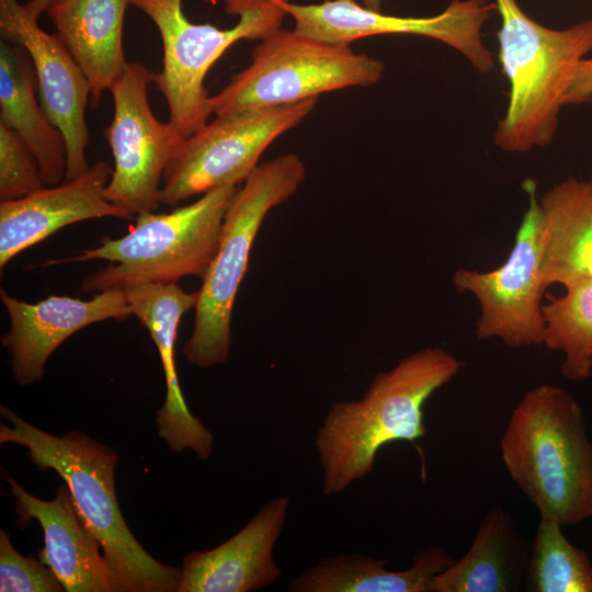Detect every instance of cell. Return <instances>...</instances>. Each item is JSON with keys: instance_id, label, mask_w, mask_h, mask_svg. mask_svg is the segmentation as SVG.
Instances as JSON below:
<instances>
[{"instance_id": "83f0119b", "label": "cell", "mask_w": 592, "mask_h": 592, "mask_svg": "<svg viewBox=\"0 0 592 592\" xmlns=\"http://www.w3.org/2000/svg\"><path fill=\"white\" fill-rule=\"evenodd\" d=\"M592 101V58H584L578 66L566 96V105Z\"/></svg>"}, {"instance_id": "ac0fdd59", "label": "cell", "mask_w": 592, "mask_h": 592, "mask_svg": "<svg viewBox=\"0 0 592 592\" xmlns=\"http://www.w3.org/2000/svg\"><path fill=\"white\" fill-rule=\"evenodd\" d=\"M113 169L102 160L73 180L0 203V269L23 250L71 224L135 216L104 197Z\"/></svg>"}, {"instance_id": "d6986e66", "label": "cell", "mask_w": 592, "mask_h": 592, "mask_svg": "<svg viewBox=\"0 0 592 592\" xmlns=\"http://www.w3.org/2000/svg\"><path fill=\"white\" fill-rule=\"evenodd\" d=\"M128 0H57L45 13L90 86L95 109L123 75V23Z\"/></svg>"}, {"instance_id": "484cf974", "label": "cell", "mask_w": 592, "mask_h": 592, "mask_svg": "<svg viewBox=\"0 0 592 592\" xmlns=\"http://www.w3.org/2000/svg\"><path fill=\"white\" fill-rule=\"evenodd\" d=\"M44 187L38 162L24 140L0 123V198H22Z\"/></svg>"}, {"instance_id": "5bb4252c", "label": "cell", "mask_w": 592, "mask_h": 592, "mask_svg": "<svg viewBox=\"0 0 592 592\" xmlns=\"http://www.w3.org/2000/svg\"><path fill=\"white\" fill-rule=\"evenodd\" d=\"M0 299L10 319L1 343L21 386L41 380L50 355L80 329L107 319L123 321L133 315L123 288L100 292L89 300L52 295L35 304L19 300L1 288Z\"/></svg>"}, {"instance_id": "f546056e", "label": "cell", "mask_w": 592, "mask_h": 592, "mask_svg": "<svg viewBox=\"0 0 592 592\" xmlns=\"http://www.w3.org/2000/svg\"><path fill=\"white\" fill-rule=\"evenodd\" d=\"M362 2H363V5L367 9H371L374 11L382 10L383 0H362Z\"/></svg>"}, {"instance_id": "9a60e30c", "label": "cell", "mask_w": 592, "mask_h": 592, "mask_svg": "<svg viewBox=\"0 0 592 592\" xmlns=\"http://www.w3.org/2000/svg\"><path fill=\"white\" fill-rule=\"evenodd\" d=\"M133 315L149 331L159 352L166 378V398L157 412L158 435L180 453L191 449L207 460L214 435L189 409L178 379L174 345L181 318L197 301V292L186 293L177 283L134 282L123 287Z\"/></svg>"}, {"instance_id": "277c9868", "label": "cell", "mask_w": 592, "mask_h": 592, "mask_svg": "<svg viewBox=\"0 0 592 592\" xmlns=\"http://www.w3.org/2000/svg\"><path fill=\"white\" fill-rule=\"evenodd\" d=\"M493 1L501 19L498 58L509 82L493 141L506 152H528L555 137L578 66L592 52V20L556 30L530 18L516 0Z\"/></svg>"}, {"instance_id": "8fae6325", "label": "cell", "mask_w": 592, "mask_h": 592, "mask_svg": "<svg viewBox=\"0 0 592 592\" xmlns=\"http://www.w3.org/2000/svg\"><path fill=\"white\" fill-rule=\"evenodd\" d=\"M283 8L296 32L319 41L349 46L373 35H418L457 50L482 75L494 67L493 56L482 42V27L497 11L494 1L452 0L441 13L424 18L384 14L355 0L308 4L284 0Z\"/></svg>"}, {"instance_id": "5b68a950", "label": "cell", "mask_w": 592, "mask_h": 592, "mask_svg": "<svg viewBox=\"0 0 592 592\" xmlns=\"http://www.w3.org/2000/svg\"><path fill=\"white\" fill-rule=\"evenodd\" d=\"M237 185L213 189L195 202L168 214L143 212L121 238L43 265L106 260L112 264L83 278L80 292L100 293L134 282L177 283L184 276L204 278L218 250L226 212Z\"/></svg>"}, {"instance_id": "ffe728a7", "label": "cell", "mask_w": 592, "mask_h": 592, "mask_svg": "<svg viewBox=\"0 0 592 592\" xmlns=\"http://www.w3.org/2000/svg\"><path fill=\"white\" fill-rule=\"evenodd\" d=\"M545 287L592 280V182L568 178L538 198Z\"/></svg>"}, {"instance_id": "8992f818", "label": "cell", "mask_w": 592, "mask_h": 592, "mask_svg": "<svg viewBox=\"0 0 592 592\" xmlns=\"http://www.w3.org/2000/svg\"><path fill=\"white\" fill-rule=\"evenodd\" d=\"M305 178L303 160L285 153L259 164L236 192L218 250L197 291L192 334L183 345V355L193 366L209 368L227 362L235 299L257 234L266 214L294 195Z\"/></svg>"}, {"instance_id": "4dcf8cb0", "label": "cell", "mask_w": 592, "mask_h": 592, "mask_svg": "<svg viewBox=\"0 0 592 592\" xmlns=\"http://www.w3.org/2000/svg\"><path fill=\"white\" fill-rule=\"evenodd\" d=\"M590 181L592 182V172H591V180Z\"/></svg>"}, {"instance_id": "ba28073f", "label": "cell", "mask_w": 592, "mask_h": 592, "mask_svg": "<svg viewBox=\"0 0 592 592\" xmlns=\"http://www.w3.org/2000/svg\"><path fill=\"white\" fill-rule=\"evenodd\" d=\"M384 64L346 45L277 29L261 39L250 65L209 96L214 114L300 102L350 87H368L383 78Z\"/></svg>"}, {"instance_id": "3957f363", "label": "cell", "mask_w": 592, "mask_h": 592, "mask_svg": "<svg viewBox=\"0 0 592 592\" xmlns=\"http://www.w3.org/2000/svg\"><path fill=\"white\" fill-rule=\"evenodd\" d=\"M516 487L562 526L592 517V442L581 405L565 388L540 384L513 409L500 441Z\"/></svg>"}, {"instance_id": "7c38bea8", "label": "cell", "mask_w": 592, "mask_h": 592, "mask_svg": "<svg viewBox=\"0 0 592 592\" xmlns=\"http://www.w3.org/2000/svg\"><path fill=\"white\" fill-rule=\"evenodd\" d=\"M526 190L530 204L505 261L490 271L457 269L452 277L455 289L478 301L476 338L499 339L513 349L543 344L546 287L539 273L540 212L535 184H526Z\"/></svg>"}, {"instance_id": "f1b7e54d", "label": "cell", "mask_w": 592, "mask_h": 592, "mask_svg": "<svg viewBox=\"0 0 592 592\" xmlns=\"http://www.w3.org/2000/svg\"><path fill=\"white\" fill-rule=\"evenodd\" d=\"M57 0H30L23 4L26 12L35 20L45 13L47 8Z\"/></svg>"}, {"instance_id": "52a82bcc", "label": "cell", "mask_w": 592, "mask_h": 592, "mask_svg": "<svg viewBox=\"0 0 592 592\" xmlns=\"http://www.w3.org/2000/svg\"><path fill=\"white\" fill-rule=\"evenodd\" d=\"M284 0H226L225 10L238 15L230 29L196 24L186 19L182 0H128L157 26L163 46L162 69L153 80L169 107V123L186 138L213 114L204 79L235 43L262 39L282 25Z\"/></svg>"}, {"instance_id": "7402d4cb", "label": "cell", "mask_w": 592, "mask_h": 592, "mask_svg": "<svg viewBox=\"0 0 592 592\" xmlns=\"http://www.w3.org/2000/svg\"><path fill=\"white\" fill-rule=\"evenodd\" d=\"M37 91L35 68L26 49L1 41L0 123L24 140L36 157L44 185L54 186L66 178V143L37 102Z\"/></svg>"}, {"instance_id": "44dd1931", "label": "cell", "mask_w": 592, "mask_h": 592, "mask_svg": "<svg viewBox=\"0 0 592 592\" xmlns=\"http://www.w3.org/2000/svg\"><path fill=\"white\" fill-rule=\"evenodd\" d=\"M531 543L502 506L490 509L458 560L435 576L430 592H513L524 587Z\"/></svg>"}, {"instance_id": "9c48e42d", "label": "cell", "mask_w": 592, "mask_h": 592, "mask_svg": "<svg viewBox=\"0 0 592 592\" xmlns=\"http://www.w3.org/2000/svg\"><path fill=\"white\" fill-rule=\"evenodd\" d=\"M317 100L216 115L182 139L163 173L160 203L172 206L216 187L243 183L264 150L298 125Z\"/></svg>"}, {"instance_id": "4fadbf2b", "label": "cell", "mask_w": 592, "mask_h": 592, "mask_svg": "<svg viewBox=\"0 0 592 592\" xmlns=\"http://www.w3.org/2000/svg\"><path fill=\"white\" fill-rule=\"evenodd\" d=\"M0 33L26 49L38 83L41 105L60 129L66 143L65 180H73L90 168L86 157L89 128L86 105L90 86L60 37L43 31L18 0H0Z\"/></svg>"}, {"instance_id": "e0dca14e", "label": "cell", "mask_w": 592, "mask_h": 592, "mask_svg": "<svg viewBox=\"0 0 592 592\" xmlns=\"http://www.w3.org/2000/svg\"><path fill=\"white\" fill-rule=\"evenodd\" d=\"M291 500L267 501L234 536L208 549L191 551L180 568L178 592H250L282 578L273 550L287 519Z\"/></svg>"}, {"instance_id": "7a4b0ae2", "label": "cell", "mask_w": 592, "mask_h": 592, "mask_svg": "<svg viewBox=\"0 0 592 592\" xmlns=\"http://www.w3.org/2000/svg\"><path fill=\"white\" fill-rule=\"evenodd\" d=\"M0 443L26 448L39 469L56 471L68 486L77 509L99 539L117 592H178L180 568L153 558L136 539L121 512L115 492V451L82 431L57 436L0 406Z\"/></svg>"}, {"instance_id": "d4e9b609", "label": "cell", "mask_w": 592, "mask_h": 592, "mask_svg": "<svg viewBox=\"0 0 592 592\" xmlns=\"http://www.w3.org/2000/svg\"><path fill=\"white\" fill-rule=\"evenodd\" d=\"M523 588L528 592H592L588 553L571 544L562 525L548 515L540 514Z\"/></svg>"}, {"instance_id": "4316f807", "label": "cell", "mask_w": 592, "mask_h": 592, "mask_svg": "<svg viewBox=\"0 0 592 592\" xmlns=\"http://www.w3.org/2000/svg\"><path fill=\"white\" fill-rule=\"evenodd\" d=\"M0 591L61 592L65 591L55 572L35 555H21L13 546L7 530H0Z\"/></svg>"}, {"instance_id": "30bf717a", "label": "cell", "mask_w": 592, "mask_h": 592, "mask_svg": "<svg viewBox=\"0 0 592 592\" xmlns=\"http://www.w3.org/2000/svg\"><path fill=\"white\" fill-rule=\"evenodd\" d=\"M153 80L140 62H128L111 86L114 115L105 137L114 158V169L104 197L134 216L153 212L160 203L166 168L183 137L168 122L152 113L147 88Z\"/></svg>"}, {"instance_id": "603a6c76", "label": "cell", "mask_w": 592, "mask_h": 592, "mask_svg": "<svg viewBox=\"0 0 592 592\" xmlns=\"http://www.w3.org/2000/svg\"><path fill=\"white\" fill-rule=\"evenodd\" d=\"M453 559L439 546L418 550L411 567L394 571L387 560L361 554H337L293 578L289 592H430L435 576Z\"/></svg>"}, {"instance_id": "6da1fadb", "label": "cell", "mask_w": 592, "mask_h": 592, "mask_svg": "<svg viewBox=\"0 0 592 592\" xmlns=\"http://www.w3.org/2000/svg\"><path fill=\"white\" fill-rule=\"evenodd\" d=\"M462 366L447 350L428 346L376 374L361 399L331 403L315 440L322 493H341L367 476L384 445L423 437L425 401Z\"/></svg>"}, {"instance_id": "cb8c5ba5", "label": "cell", "mask_w": 592, "mask_h": 592, "mask_svg": "<svg viewBox=\"0 0 592 592\" xmlns=\"http://www.w3.org/2000/svg\"><path fill=\"white\" fill-rule=\"evenodd\" d=\"M565 288L562 296L542 305L543 344L563 354V378L583 382L592 375V280Z\"/></svg>"}, {"instance_id": "2e32d148", "label": "cell", "mask_w": 592, "mask_h": 592, "mask_svg": "<svg viewBox=\"0 0 592 592\" xmlns=\"http://www.w3.org/2000/svg\"><path fill=\"white\" fill-rule=\"evenodd\" d=\"M19 528L36 520L44 533L38 558L57 576L67 592H117L101 544L79 513L68 486H58L52 500L31 494L5 475Z\"/></svg>"}]
</instances>
